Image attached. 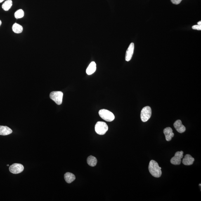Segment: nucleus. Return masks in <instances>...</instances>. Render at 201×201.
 Instances as JSON below:
<instances>
[{"mask_svg":"<svg viewBox=\"0 0 201 201\" xmlns=\"http://www.w3.org/2000/svg\"><path fill=\"white\" fill-rule=\"evenodd\" d=\"M149 170L152 176L156 178L161 177L162 175L161 170L156 161L152 160L149 164Z\"/></svg>","mask_w":201,"mask_h":201,"instance_id":"1","label":"nucleus"},{"mask_svg":"<svg viewBox=\"0 0 201 201\" xmlns=\"http://www.w3.org/2000/svg\"><path fill=\"white\" fill-rule=\"evenodd\" d=\"M99 114L102 119L107 122H112L115 119L114 114L106 109H102L100 110L99 112Z\"/></svg>","mask_w":201,"mask_h":201,"instance_id":"2","label":"nucleus"},{"mask_svg":"<svg viewBox=\"0 0 201 201\" xmlns=\"http://www.w3.org/2000/svg\"><path fill=\"white\" fill-rule=\"evenodd\" d=\"M95 131L98 134L104 135L108 130V126L106 123L103 122H98L95 124Z\"/></svg>","mask_w":201,"mask_h":201,"instance_id":"3","label":"nucleus"},{"mask_svg":"<svg viewBox=\"0 0 201 201\" xmlns=\"http://www.w3.org/2000/svg\"><path fill=\"white\" fill-rule=\"evenodd\" d=\"M50 98L57 104L61 105L63 99V93L61 91H53L50 93Z\"/></svg>","mask_w":201,"mask_h":201,"instance_id":"4","label":"nucleus"},{"mask_svg":"<svg viewBox=\"0 0 201 201\" xmlns=\"http://www.w3.org/2000/svg\"><path fill=\"white\" fill-rule=\"evenodd\" d=\"M152 115V110L150 107L146 106L142 109L140 114L141 120L143 122H146L150 118Z\"/></svg>","mask_w":201,"mask_h":201,"instance_id":"5","label":"nucleus"},{"mask_svg":"<svg viewBox=\"0 0 201 201\" xmlns=\"http://www.w3.org/2000/svg\"><path fill=\"white\" fill-rule=\"evenodd\" d=\"M24 170L23 165L20 164H13L9 167L10 172L13 174H19L22 173Z\"/></svg>","mask_w":201,"mask_h":201,"instance_id":"6","label":"nucleus"},{"mask_svg":"<svg viewBox=\"0 0 201 201\" xmlns=\"http://www.w3.org/2000/svg\"><path fill=\"white\" fill-rule=\"evenodd\" d=\"M184 152L182 151L176 152L175 156L171 159V163L174 165H179L181 162V159L183 157Z\"/></svg>","mask_w":201,"mask_h":201,"instance_id":"7","label":"nucleus"},{"mask_svg":"<svg viewBox=\"0 0 201 201\" xmlns=\"http://www.w3.org/2000/svg\"><path fill=\"white\" fill-rule=\"evenodd\" d=\"M134 43H131L126 51L125 57V59L126 61H129L132 58L133 53H134Z\"/></svg>","mask_w":201,"mask_h":201,"instance_id":"8","label":"nucleus"},{"mask_svg":"<svg viewBox=\"0 0 201 201\" xmlns=\"http://www.w3.org/2000/svg\"><path fill=\"white\" fill-rule=\"evenodd\" d=\"M174 126L176 131L180 133L184 132L186 130V128L182 124L181 121L180 119H178L174 123Z\"/></svg>","mask_w":201,"mask_h":201,"instance_id":"9","label":"nucleus"},{"mask_svg":"<svg viewBox=\"0 0 201 201\" xmlns=\"http://www.w3.org/2000/svg\"><path fill=\"white\" fill-rule=\"evenodd\" d=\"M163 132L165 135L166 140L167 141H171L172 138L174 136V133H173L172 128L171 127H167L165 128Z\"/></svg>","mask_w":201,"mask_h":201,"instance_id":"10","label":"nucleus"},{"mask_svg":"<svg viewBox=\"0 0 201 201\" xmlns=\"http://www.w3.org/2000/svg\"><path fill=\"white\" fill-rule=\"evenodd\" d=\"M194 161H195V159L192 156L189 154H187L185 156L184 158H183L182 162L184 165H190L193 164Z\"/></svg>","mask_w":201,"mask_h":201,"instance_id":"11","label":"nucleus"},{"mask_svg":"<svg viewBox=\"0 0 201 201\" xmlns=\"http://www.w3.org/2000/svg\"><path fill=\"white\" fill-rule=\"evenodd\" d=\"M12 132L13 131L7 126H0V135L6 136L11 134Z\"/></svg>","mask_w":201,"mask_h":201,"instance_id":"12","label":"nucleus"},{"mask_svg":"<svg viewBox=\"0 0 201 201\" xmlns=\"http://www.w3.org/2000/svg\"><path fill=\"white\" fill-rule=\"evenodd\" d=\"M96 70V64L94 62H91L86 69V73L88 75H91Z\"/></svg>","mask_w":201,"mask_h":201,"instance_id":"13","label":"nucleus"},{"mask_svg":"<svg viewBox=\"0 0 201 201\" xmlns=\"http://www.w3.org/2000/svg\"><path fill=\"white\" fill-rule=\"evenodd\" d=\"M64 178L67 183H70L75 180V176L74 174L70 173H66L64 175Z\"/></svg>","mask_w":201,"mask_h":201,"instance_id":"14","label":"nucleus"},{"mask_svg":"<svg viewBox=\"0 0 201 201\" xmlns=\"http://www.w3.org/2000/svg\"><path fill=\"white\" fill-rule=\"evenodd\" d=\"M12 29L15 33L20 34L23 31V27L21 25L17 23H15L12 27Z\"/></svg>","mask_w":201,"mask_h":201,"instance_id":"15","label":"nucleus"},{"mask_svg":"<svg viewBox=\"0 0 201 201\" xmlns=\"http://www.w3.org/2000/svg\"><path fill=\"white\" fill-rule=\"evenodd\" d=\"M87 162L89 166H91V167H94L96 166L97 163V160L96 157L93 156H90L88 157Z\"/></svg>","mask_w":201,"mask_h":201,"instance_id":"16","label":"nucleus"},{"mask_svg":"<svg viewBox=\"0 0 201 201\" xmlns=\"http://www.w3.org/2000/svg\"><path fill=\"white\" fill-rule=\"evenodd\" d=\"M13 5V2L11 0H7L3 3L2 8L5 11H8L11 8Z\"/></svg>","mask_w":201,"mask_h":201,"instance_id":"17","label":"nucleus"},{"mask_svg":"<svg viewBox=\"0 0 201 201\" xmlns=\"http://www.w3.org/2000/svg\"><path fill=\"white\" fill-rule=\"evenodd\" d=\"M24 12L22 9H19L14 14L15 18L16 19L21 18L24 16Z\"/></svg>","mask_w":201,"mask_h":201,"instance_id":"18","label":"nucleus"},{"mask_svg":"<svg viewBox=\"0 0 201 201\" xmlns=\"http://www.w3.org/2000/svg\"><path fill=\"white\" fill-rule=\"evenodd\" d=\"M192 29H195V30H201V25H193L192 27Z\"/></svg>","mask_w":201,"mask_h":201,"instance_id":"19","label":"nucleus"},{"mask_svg":"<svg viewBox=\"0 0 201 201\" xmlns=\"http://www.w3.org/2000/svg\"><path fill=\"white\" fill-rule=\"evenodd\" d=\"M182 0H171V2L173 4L175 5H178L180 4Z\"/></svg>","mask_w":201,"mask_h":201,"instance_id":"20","label":"nucleus"},{"mask_svg":"<svg viewBox=\"0 0 201 201\" xmlns=\"http://www.w3.org/2000/svg\"><path fill=\"white\" fill-rule=\"evenodd\" d=\"M197 25H201V21H200L197 22Z\"/></svg>","mask_w":201,"mask_h":201,"instance_id":"21","label":"nucleus"},{"mask_svg":"<svg viewBox=\"0 0 201 201\" xmlns=\"http://www.w3.org/2000/svg\"><path fill=\"white\" fill-rule=\"evenodd\" d=\"M4 0H0V3L2 2Z\"/></svg>","mask_w":201,"mask_h":201,"instance_id":"22","label":"nucleus"},{"mask_svg":"<svg viewBox=\"0 0 201 201\" xmlns=\"http://www.w3.org/2000/svg\"><path fill=\"white\" fill-rule=\"evenodd\" d=\"M1 24H2V21H1L0 20V26H1Z\"/></svg>","mask_w":201,"mask_h":201,"instance_id":"23","label":"nucleus"},{"mask_svg":"<svg viewBox=\"0 0 201 201\" xmlns=\"http://www.w3.org/2000/svg\"><path fill=\"white\" fill-rule=\"evenodd\" d=\"M7 166H9V165H7Z\"/></svg>","mask_w":201,"mask_h":201,"instance_id":"24","label":"nucleus"}]
</instances>
